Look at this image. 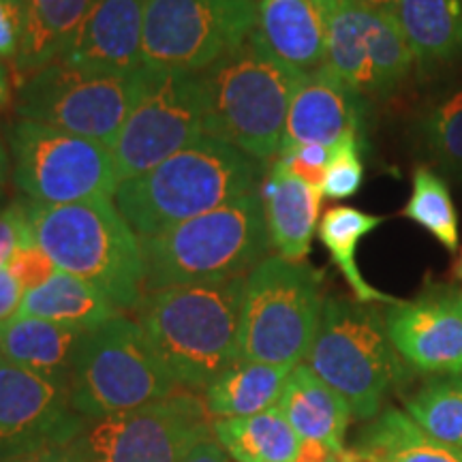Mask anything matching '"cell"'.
Instances as JSON below:
<instances>
[{
  "instance_id": "obj_7",
  "label": "cell",
  "mask_w": 462,
  "mask_h": 462,
  "mask_svg": "<svg viewBox=\"0 0 462 462\" xmlns=\"http://www.w3.org/2000/svg\"><path fill=\"white\" fill-rule=\"evenodd\" d=\"M323 274L306 262L265 257L246 274L238 360L296 368L309 356L323 310Z\"/></svg>"
},
{
  "instance_id": "obj_3",
  "label": "cell",
  "mask_w": 462,
  "mask_h": 462,
  "mask_svg": "<svg viewBox=\"0 0 462 462\" xmlns=\"http://www.w3.org/2000/svg\"><path fill=\"white\" fill-rule=\"evenodd\" d=\"M26 215L32 242L58 270L90 282L123 313L140 306L146 293L142 238L112 198L67 206L26 201Z\"/></svg>"
},
{
  "instance_id": "obj_20",
  "label": "cell",
  "mask_w": 462,
  "mask_h": 462,
  "mask_svg": "<svg viewBox=\"0 0 462 462\" xmlns=\"http://www.w3.org/2000/svg\"><path fill=\"white\" fill-rule=\"evenodd\" d=\"M326 32V65L360 97H373L371 37L381 11L360 0H313Z\"/></svg>"
},
{
  "instance_id": "obj_29",
  "label": "cell",
  "mask_w": 462,
  "mask_h": 462,
  "mask_svg": "<svg viewBox=\"0 0 462 462\" xmlns=\"http://www.w3.org/2000/svg\"><path fill=\"white\" fill-rule=\"evenodd\" d=\"M385 221V217L368 215V212L357 210L351 206H334L330 210H326V215L321 217L319 227H317V238L330 253L332 262L340 270V274L345 276L346 285L351 287L356 300L366 304H396L398 298L388 296V293L379 291L373 285H368L364 279L360 268H357V246L366 238L368 234H373L381 223Z\"/></svg>"
},
{
  "instance_id": "obj_25",
  "label": "cell",
  "mask_w": 462,
  "mask_h": 462,
  "mask_svg": "<svg viewBox=\"0 0 462 462\" xmlns=\"http://www.w3.org/2000/svg\"><path fill=\"white\" fill-rule=\"evenodd\" d=\"M118 315H123V310L106 293L62 270H58L45 285L26 291L17 313V317H37L86 332Z\"/></svg>"
},
{
  "instance_id": "obj_28",
  "label": "cell",
  "mask_w": 462,
  "mask_h": 462,
  "mask_svg": "<svg viewBox=\"0 0 462 462\" xmlns=\"http://www.w3.org/2000/svg\"><path fill=\"white\" fill-rule=\"evenodd\" d=\"M212 435L236 462H296L302 443L279 407L246 418L215 420Z\"/></svg>"
},
{
  "instance_id": "obj_39",
  "label": "cell",
  "mask_w": 462,
  "mask_h": 462,
  "mask_svg": "<svg viewBox=\"0 0 462 462\" xmlns=\"http://www.w3.org/2000/svg\"><path fill=\"white\" fill-rule=\"evenodd\" d=\"M9 462H86L82 456L78 454V449L71 446V441L62 443V446H50L37 452L20 456V458L9 460Z\"/></svg>"
},
{
  "instance_id": "obj_22",
  "label": "cell",
  "mask_w": 462,
  "mask_h": 462,
  "mask_svg": "<svg viewBox=\"0 0 462 462\" xmlns=\"http://www.w3.org/2000/svg\"><path fill=\"white\" fill-rule=\"evenodd\" d=\"M86 330L37 317H15L0 328V357L43 377L69 381Z\"/></svg>"
},
{
  "instance_id": "obj_48",
  "label": "cell",
  "mask_w": 462,
  "mask_h": 462,
  "mask_svg": "<svg viewBox=\"0 0 462 462\" xmlns=\"http://www.w3.org/2000/svg\"><path fill=\"white\" fill-rule=\"evenodd\" d=\"M357 456H360V454H357Z\"/></svg>"
},
{
  "instance_id": "obj_47",
  "label": "cell",
  "mask_w": 462,
  "mask_h": 462,
  "mask_svg": "<svg viewBox=\"0 0 462 462\" xmlns=\"http://www.w3.org/2000/svg\"><path fill=\"white\" fill-rule=\"evenodd\" d=\"M330 462H338V460H337V456H334V458H332V460H330Z\"/></svg>"
},
{
  "instance_id": "obj_21",
  "label": "cell",
  "mask_w": 462,
  "mask_h": 462,
  "mask_svg": "<svg viewBox=\"0 0 462 462\" xmlns=\"http://www.w3.org/2000/svg\"><path fill=\"white\" fill-rule=\"evenodd\" d=\"M253 34L285 65L310 73L326 65V32L313 0H257Z\"/></svg>"
},
{
  "instance_id": "obj_24",
  "label": "cell",
  "mask_w": 462,
  "mask_h": 462,
  "mask_svg": "<svg viewBox=\"0 0 462 462\" xmlns=\"http://www.w3.org/2000/svg\"><path fill=\"white\" fill-rule=\"evenodd\" d=\"M394 17L420 67L462 58V0H401Z\"/></svg>"
},
{
  "instance_id": "obj_14",
  "label": "cell",
  "mask_w": 462,
  "mask_h": 462,
  "mask_svg": "<svg viewBox=\"0 0 462 462\" xmlns=\"http://www.w3.org/2000/svg\"><path fill=\"white\" fill-rule=\"evenodd\" d=\"M69 381L43 377L0 357V462L73 441L86 426Z\"/></svg>"
},
{
  "instance_id": "obj_38",
  "label": "cell",
  "mask_w": 462,
  "mask_h": 462,
  "mask_svg": "<svg viewBox=\"0 0 462 462\" xmlns=\"http://www.w3.org/2000/svg\"><path fill=\"white\" fill-rule=\"evenodd\" d=\"M22 300H24V289L9 273L7 265H3L0 268V328L15 319L17 313H20Z\"/></svg>"
},
{
  "instance_id": "obj_9",
  "label": "cell",
  "mask_w": 462,
  "mask_h": 462,
  "mask_svg": "<svg viewBox=\"0 0 462 462\" xmlns=\"http://www.w3.org/2000/svg\"><path fill=\"white\" fill-rule=\"evenodd\" d=\"M152 71L143 67L131 75H106L54 60L17 86L15 114L112 148Z\"/></svg>"
},
{
  "instance_id": "obj_36",
  "label": "cell",
  "mask_w": 462,
  "mask_h": 462,
  "mask_svg": "<svg viewBox=\"0 0 462 462\" xmlns=\"http://www.w3.org/2000/svg\"><path fill=\"white\" fill-rule=\"evenodd\" d=\"M31 242L32 234L26 215V201H17L0 210V268L9 263L17 248Z\"/></svg>"
},
{
  "instance_id": "obj_5",
  "label": "cell",
  "mask_w": 462,
  "mask_h": 462,
  "mask_svg": "<svg viewBox=\"0 0 462 462\" xmlns=\"http://www.w3.org/2000/svg\"><path fill=\"white\" fill-rule=\"evenodd\" d=\"M146 293L246 276L270 257L259 189L187 223L142 238Z\"/></svg>"
},
{
  "instance_id": "obj_45",
  "label": "cell",
  "mask_w": 462,
  "mask_h": 462,
  "mask_svg": "<svg viewBox=\"0 0 462 462\" xmlns=\"http://www.w3.org/2000/svg\"><path fill=\"white\" fill-rule=\"evenodd\" d=\"M337 460L338 462H366V460L362 458V456H357L354 449H345V452H340L337 456Z\"/></svg>"
},
{
  "instance_id": "obj_41",
  "label": "cell",
  "mask_w": 462,
  "mask_h": 462,
  "mask_svg": "<svg viewBox=\"0 0 462 462\" xmlns=\"http://www.w3.org/2000/svg\"><path fill=\"white\" fill-rule=\"evenodd\" d=\"M334 454L326 446L315 441H302L300 443V452L296 462H330Z\"/></svg>"
},
{
  "instance_id": "obj_33",
  "label": "cell",
  "mask_w": 462,
  "mask_h": 462,
  "mask_svg": "<svg viewBox=\"0 0 462 462\" xmlns=\"http://www.w3.org/2000/svg\"><path fill=\"white\" fill-rule=\"evenodd\" d=\"M364 182L362 137L349 135L330 150V163L321 182V195L326 199H349Z\"/></svg>"
},
{
  "instance_id": "obj_8",
  "label": "cell",
  "mask_w": 462,
  "mask_h": 462,
  "mask_svg": "<svg viewBox=\"0 0 462 462\" xmlns=\"http://www.w3.org/2000/svg\"><path fill=\"white\" fill-rule=\"evenodd\" d=\"M69 385L71 407L86 420L133 411L178 390L142 328L125 313L86 334Z\"/></svg>"
},
{
  "instance_id": "obj_26",
  "label": "cell",
  "mask_w": 462,
  "mask_h": 462,
  "mask_svg": "<svg viewBox=\"0 0 462 462\" xmlns=\"http://www.w3.org/2000/svg\"><path fill=\"white\" fill-rule=\"evenodd\" d=\"M293 368L236 360L204 390L208 411L215 420L246 418L279 404Z\"/></svg>"
},
{
  "instance_id": "obj_16",
  "label": "cell",
  "mask_w": 462,
  "mask_h": 462,
  "mask_svg": "<svg viewBox=\"0 0 462 462\" xmlns=\"http://www.w3.org/2000/svg\"><path fill=\"white\" fill-rule=\"evenodd\" d=\"M146 0H97L58 58L92 73L131 75L143 69Z\"/></svg>"
},
{
  "instance_id": "obj_42",
  "label": "cell",
  "mask_w": 462,
  "mask_h": 462,
  "mask_svg": "<svg viewBox=\"0 0 462 462\" xmlns=\"http://www.w3.org/2000/svg\"><path fill=\"white\" fill-rule=\"evenodd\" d=\"M9 165H11L9 152H7V148L3 146V142H0V199H3L5 190H7V180H9Z\"/></svg>"
},
{
  "instance_id": "obj_19",
  "label": "cell",
  "mask_w": 462,
  "mask_h": 462,
  "mask_svg": "<svg viewBox=\"0 0 462 462\" xmlns=\"http://www.w3.org/2000/svg\"><path fill=\"white\" fill-rule=\"evenodd\" d=\"M276 407L302 441L321 443L334 456L346 449L345 437L354 418L349 402L310 371L309 364H298L289 373Z\"/></svg>"
},
{
  "instance_id": "obj_10",
  "label": "cell",
  "mask_w": 462,
  "mask_h": 462,
  "mask_svg": "<svg viewBox=\"0 0 462 462\" xmlns=\"http://www.w3.org/2000/svg\"><path fill=\"white\" fill-rule=\"evenodd\" d=\"M7 143L14 184L34 204L109 199L120 187L112 150L88 137L17 118Z\"/></svg>"
},
{
  "instance_id": "obj_43",
  "label": "cell",
  "mask_w": 462,
  "mask_h": 462,
  "mask_svg": "<svg viewBox=\"0 0 462 462\" xmlns=\"http://www.w3.org/2000/svg\"><path fill=\"white\" fill-rule=\"evenodd\" d=\"M360 3L368 5V7H373L377 11H383V14L394 15L398 3H401V0H360Z\"/></svg>"
},
{
  "instance_id": "obj_13",
  "label": "cell",
  "mask_w": 462,
  "mask_h": 462,
  "mask_svg": "<svg viewBox=\"0 0 462 462\" xmlns=\"http://www.w3.org/2000/svg\"><path fill=\"white\" fill-rule=\"evenodd\" d=\"M208 135V99L199 73L154 69L142 99L112 143L123 184Z\"/></svg>"
},
{
  "instance_id": "obj_6",
  "label": "cell",
  "mask_w": 462,
  "mask_h": 462,
  "mask_svg": "<svg viewBox=\"0 0 462 462\" xmlns=\"http://www.w3.org/2000/svg\"><path fill=\"white\" fill-rule=\"evenodd\" d=\"M304 364L349 402L357 420L383 411L388 394L407 377L377 304L345 296L326 298L321 321Z\"/></svg>"
},
{
  "instance_id": "obj_4",
  "label": "cell",
  "mask_w": 462,
  "mask_h": 462,
  "mask_svg": "<svg viewBox=\"0 0 462 462\" xmlns=\"http://www.w3.org/2000/svg\"><path fill=\"white\" fill-rule=\"evenodd\" d=\"M306 73L270 54L255 34L199 73L208 99V135L259 163L279 157L293 92Z\"/></svg>"
},
{
  "instance_id": "obj_2",
  "label": "cell",
  "mask_w": 462,
  "mask_h": 462,
  "mask_svg": "<svg viewBox=\"0 0 462 462\" xmlns=\"http://www.w3.org/2000/svg\"><path fill=\"white\" fill-rule=\"evenodd\" d=\"M265 176L240 148L204 135L116 189L114 201L140 238L187 223L253 193Z\"/></svg>"
},
{
  "instance_id": "obj_34",
  "label": "cell",
  "mask_w": 462,
  "mask_h": 462,
  "mask_svg": "<svg viewBox=\"0 0 462 462\" xmlns=\"http://www.w3.org/2000/svg\"><path fill=\"white\" fill-rule=\"evenodd\" d=\"M7 268L15 276V281L20 282V287L24 289V293L45 285L58 273L56 263L51 262L48 253L42 251L34 242L17 248L11 255Z\"/></svg>"
},
{
  "instance_id": "obj_35",
  "label": "cell",
  "mask_w": 462,
  "mask_h": 462,
  "mask_svg": "<svg viewBox=\"0 0 462 462\" xmlns=\"http://www.w3.org/2000/svg\"><path fill=\"white\" fill-rule=\"evenodd\" d=\"M330 150L332 148L309 143V146L281 150L276 159L282 161V163L289 167V171L296 173V176L302 178L304 182L321 189L323 176H326L328 163H330Z\"/></svg>"
},
{
  "instance_id": "obj_11",
  "label": "cell",
  "mask_w": 462,
  "mask_h": 462,
  "mask_svg": "<svg viewBox=\"0 0 462 462\" xmlns=\"http://www.w3.org/2000/svg\"><path fill=\"white\" fill-rule=\"evenodd\" d=\"M212 421L204 398L173 392L133 411L88 420L71 446L86 462H182L210 441Z\"/></svg>"
},
{
  "instance_id": "obj_44",
  "label": "cell",
  "mask_w": 462,
  "mask_h": 462,
  "mask_svg": "<svg viewBox=\"0 0 462 462\" xmlns=\"http://www.w3.org/2000/svg\"><path fill=\"white\" fill-rule=\"evenodd\" d=\"M11 99V88H9V78L7 71H5L3 62H0V109L7 106Z\"/></svg>"
},
{
  "instance_id": "obj_1",
  "label": "cell",
  "mask_w": 462,
  "mask_h": 462,
  "mask_svg": "<svg viewBox=\"0 0 462 462\" xmlns=\"http://www.w3.org/2000/svg\"><path fill=\"white\" fill-rule=\"evenodd\" d=\"M246 276L143 293L135 321L178 388L206 390L238 360Z\"/></svg>"
},
{
  "instance_id": "obj_17",
  "label": "cell",
  "mask_w": 462,
  "mask_h": 462,
  "mask_svg": "<svg viewBox=\"0 0 462 462\" xmlns=\"http://www.w3.org/2000/svg\"><path fill=\"white\" fill-rule=\"evenodd\" d=\"M362 118L360 95L323 65L306 73L293 92L281 150L309 143L334 148L349 135L362 137Z\"/></svg>"
},
{
  "instance_id": "obj_32",
  "label": "cell",
  "mask_w": 462,
  "mask_h": 462,
  "mask_svg": "<svg viewBox=\"0 0 462 462\" xmlns=\"http://www.w3.org/2000/svg\"><path fill=\"white\" fill-rule=\"evenodd\" d=\"M421 140L430 159L462 180V88L443 95L424 112Z\"/></svg>"
},
{
  "instance_id": "obj_27",
  "label": "cell",
  "mask_w": 462,
  "mask_h": 462,
  "mask_svg": "<svg viewBox=\"0 0 462 462\" xmlns=\"http://www.w3.org/2000/svg\"><path fill=\"white\" fill-rule=\"evenodd\" d=\"M351 449L366 462H462V449L432 439L398 409L373 418Z\"/></svg>"
},
{
  "instance_id": "obj_15",
  "label": "cell",
  "mask_w": 462,
  "mask_h": 462,
  "mask_svg": "<svg viewBox=\"0 0 462 462\" xmlns=\"http://www.w3.org/2000/svg\"><path fill=\"white\" fill-rule=\"evenodd\" d=\"M392 345L413 371L462 374V291L432 289L385 310Z\"/></svg>"
},
{
  "instance_id": "obj_46",
  "label": "cell",
  "mask_w": 462,
  "mask_h": 462,
  "mask_svg": "<svg viewBox=\"0 0 462 462\" xmlns=\"http://www.w3.org/2000/svg\"><path fill=\"white\" fill-rule=\"evenodd\" d=\"M456 274H458V279H460V282H462V251H460L458 263H456Z\"/></svg>"
},
{
  "instance_id": "obj_23",
  "label": "cell",
  "mask_w": 462,
  "mask_h": 462,
  "mask_svg": "<svg viewBox=\"0 0 462 462\" xmlns=\"http://www.w3.org/2000/svg\"><path fill=\"white\" fill-rule=\"evenodd\" d=\"M22 9V45L14 60L15 82L58 60L97 0H17Z\"/></svg>"
},
{
  "instance_id": "obj_40",
  "label": "cell",
  "mask_w": 462,
  "mask_h": 462,
  "mask_svg": "<svg viewBox=\"0 0 462 462\" xmlns=\"http://www.w3.org/2000/svg\"><path fill=\"white\" fill-rule=\"evenodd\" d=\"M182 462H231V458L225 454V449L218 446V443L206 441V443H199V446L195 448Z\"/></svg>"
},
{
  "instance_id": "obj_30",
  "label": "cell",
  "mask_w": 462,
  "mask_h": 462,
  "mask_svg": "<svg viewBox=\"0 0 462 462\" xmlns=\"http://www.w3.org/2000/svg\"><path fill=\"white\" fill-rule=\"evenodd\" d=\"M404 407L432 439L462 449V374L430 377L404 401Z\"/></svg>"
},
{
  "instance_id": "obj_37",
  "label": "cell",
  "mask_w": 462,
  "mask_h": 462,
  "mask_svg": "<svg viewBox=\"0 0 462 462\" xmlns=\"http://www.w3.org/2000/svg\"><path fill=\"white\" fill-rule=\"evenodd\" d=\"M22 9L17 0H0V60L14 62L22 45Z\"/></svg>"
},
{
  "instance_id": "obj_12",
  "label": "cell",
  "mask_w": 462,
  "mask_h": 462,
  "mask_svg": "<svg viewBox=\"0 0 462 462\" xmlns=\"http://www.w3.org/2000/svg\"><path fill=\"white\" fill-rule=\"evenodd\" d=\"M257 0H146L143 67L201 73L251 37Z\"/></svg>"
},
{
  "instance_id": "obj_18",
  "label": "cell",
  "mask_w": 462,
  "mask_h": 462,
  "mask_svg": "<svg viewBox=\"0 0 462 462\" xmlns=\"http://www.w3.org/2000/svg\"><path fill=\"white\" fill-rule=\"evenodd\" d=\"M265 225L273 246L287 262H304L319 227L321 189L304 182L274 159L259 184Z\"/></svg>"
},
{
  "instance_id": "obj_31",
  "label": "cell",
  "mask_w": 462,
  "mask_h": 462,
  "mask_svg": "<svg viewBox=\"0 0 462 462\" xmlns=\"http://www.w3.org/2000/svg\"><path fill=\"white\" fill-rule=\"evenodd\" d=\"M402 217L426 229L443 248L458 253V210H456L448 182L430 167L413 171L411 198L402 208Z\"/></svg>"
}]
</instances>
